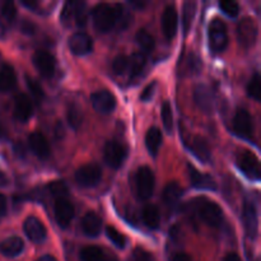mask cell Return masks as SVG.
I'll use <instances>...</instances> for the list:
<instances>
[{"label": "cell", "mask_w": 261, "mask_h": 261, "mask_svg": "<svg viewBox=\"0 0 261 261\" xmlns=\"http://www.w3.org/2000/svg\"><path fill=\"white\" fill-rule=\"evenodd\" d=\"M93 25L98 32L107 33L116 24V10L106 3L96 5L92 10Z\"/></svg>", "instance_id": "cell-1"}, {"label": "cell", "mask_w": 261, "mask_h": 261, "mask_svg": "<svg viewBox=\"0 0 261 261\" xmlns=\"http://www.w3.org/2000/svg\"><path fill=\"white\" fill-rule=\"evenodd\" d=\"M209 46L213 53H223L228 46V35L224 22L219 18H214L208 28Z\"/></svg>", "instance_id": "cell-2"}, {"label": "cell", "mask_w": 261, "mask_h": 261, "mask_svg": "<svg viewBox=\"0 0 261 261\" xmlns=\"http://www.w3.org/2000/svg\"><path fill=\"white\" fill-rule=\"evenodd\" d=\"M135 186H137L138 198L140 200H148L154 190V175L152 170L147 166H143L138 170L135 176Z\"/></svg>", "instance_id": "cell-3"}, {"label": "cell", "mask_w": 261, "mask_h": 261, "mask_svg": "<svg viewBox=\"0 0 261 261\" xmlns=\"http://www.w3.org/2000/svg\"><path fill=\"white\" fill-rule=\"evenodd\" d=\"M198 213L201 221L212 228H219L223 223V211L214 201L204 200L203 204L198 206Z\"/></svg>", "instance_id": "cell-4"}, {"label": "cell", "mask_w": 261, "mask_h": 261, "mask_svg": "<svg viewBox=\"0 0 261 261\" xmlns=\"http://www.w3.org/2000/svg\"><path fill=\"white\" fill-rule=\"evenodd\" d=\"M102 178V171L94 163H89V165L82 166L78 168L75 172V181L79 186L86 189L94 188L101 182Z\"/></svg>", "instance_id": "cell-5"}, {"label": "cell", "mask_w": 261, "mask_h": 261, "mask_svg": "<svg viewBox=\"0 0 261 261\" xmlns=\"http://www.w3.org/2000/svg\"><path fill=\"white\" fill-rule=\"evenodd\" d=\"M237 38L240 45L244 48H250L256 43L257 24L252 18L246 17L239 23L237 27Z\"/></svg>", "instance_id": "cell-6"}, {"label": "cell", "mask_w": 261, "mask_h": 261, "mask_svg": "<svg viewBox=\"0 0 261 261\" xmlns=\"http://www.w3.org/2000/svg\"><path fill=\"white\" fill-rule=\"evenodd\" d=\"M126 157H127V150L121 143L115 142V140L106 143V145H105V150H103V158L107 166L117 170V168H120L122 165H124Z\"/></svg>", "instance_id": "cell-7"}, {"label": "cell", "mask_w": 261, "mask_h": 261, "mask_svg": "<svg viewBox=\"0 0 261 261\" xmlns=\"http://www.w3.org/2000/svg\"><path fill=\"white\" fill-rule=\"evenodd\" d=\"M233 132L237 137L246 140H252L254 137V125L252 117L245 109L237 110L233 117Z\"/></svg>", "instance_id": "cell-8"}, {"label": "cell", "mask_w": 261, "mask_h": 261, "mask_svg": "<svg viewBox=\"0 0 261 261\" xmlns=\"http://www.w3.org/2000/svg\"><path fill=\"white\" fill-rule=\"evenodd\" d=\"M237 166L251 180H259L260 178V162L256 155L250 150H244L237 157Z\"/></svg>", "instance_id": "cell-9"}, {"label": "cell", "mask_w": 261, "mask_h": 261, "mask_svg": "<svg viewBox=\"0 0 261 261\" xmlns=\"http://www.w3.org/2000/svg\"><path fill=\"white\" fill-rule=\"evenodd\" d=\"M33 65L35 68L40 71V74L45 78H51L55 73L56 68V60L54 55H51L48 51L38 50L33 54Z\"/></svg>", "instance_id": "cell-10"}, {"label": "cell", "mask_w": 261, "mask_h": 261, "mask_svg": "<svg viewBox=\"0 0 261 261\" xmlns=\"http://www.w3.org/2000/svg\"><path fill=\"white\" fill-rule=\"evenodd\" d=\"M92 106L97 112L102 115H109L116 107V98L110 91H97L91 96Z\"/></svg>", "instance_id": "cell-11"}, {"label": "cell", "mask_w": 261, "mask_h": 261, "mask_svg": "<svg viewBox=\"0 0 261 261\" xmlns=\"http://www.w3.org/2000/svg\"><path fill=\"white\" fill-rule=\"evenodd\" d=\"M242 219H244L245 231L247 236L250 239H255L259 232V217H257V209L254 201H245Z\"/></svg>", "instance_id": "cell-12"}, {"label": "cell", "mask_w": 261, "mask_h": 261, "mask_svg": "<svg viewBox=\"0 0 261 261\" xmlns=\"http://www.w3.org/2000/svg\"><path fill=\"white\" fill-rule=\"evenodd\" d=\"M23 231H24L28 240L35 242V244H41V242L45 241L46 236H47V231H46L42 222L33 216L25 219L24 223H23Z\"/></svg>", "instance_id": "cell-13"}, {"label": "cell", "mask_w": 261, "mask_h": 261, "mask_svg": "<svg viewBox=\"0 0 261 261\" xmlns=\"http://www.w3.org/2000/svg\"><path fill=\"white\" fill-rule=\"evenodd\" d=\"M54 212H55V218L59 226L61 228H68L73 221L74 213H75L73 204L68 199H56Z\"/></svg>", "instance_id": "cell-14"}, {"label": "cell", "mask_w": 261, "mask_h": 261, "mask_svg": "<svg viewBox=\"0 0 261 261\" xmlns=\"http://www.w3.org/2000/svg\"><path fill=\"white\" fill-rule=\"evenodd\" d=\"M68 43L71 54L76 56L88 55L93 48V41H92L91 36L84 32H76L71 35Z\"/></svg>", "instance_id": "cell-15"}, {"label": "cell", "mask_w": 261, "mask_h": 261, "mask_svg": "<svg viewBox=\"0 0 261 261\" xmlns=\"http://www.w3.org/2000/svg\"><path fill=\"white\" fill-rule=\"evenodd\" d=\"M194 99L199 109L205 114H212L214 110V94L206 84H199L194 91Z\"/></svg>", "instance_id": "cell-16"}, {"label": "cell", "mask_w": 261, "mask_h": 261, "mask_svg": "<svg viewBox=\"0 0 261 261\" xmlns=\"http://www.w3.org/2000/svg\"><path fill=\"white\" fill-rule=\"evenodd\" d=\"M28 147L32 150L33 154L40 160H47L50 157V144L45 135L35 132L28 137Z\"/></svg>", "instance_id": "cell-17"}, {"label": "cell", "mask_w": 261, "mask_h": 261, "mask_svg": "<svg viewBox=\"0 0 261 261\" xmlns=\"http://www.w3.org/2000/svg\"><path fill=\"white\" fill-rule=\"evenodd\" d=\"M33 114V106L27 94L19 93L14 98V117L19 122H27Z\"/></svg>", "instance_id": "cell-18"}, {"label": "cell", "mask_w": 261, "mask_h": 261, "mask_svg": "<svg viewBox=\"0 0 261 261\" xmlns=\"http://www.w3.org/2000/svg\"><path fill=\"white\" fill-rule=\"evenodd\" d=\"M178 15L175 7H167L162 14V31L167 40H172L177 33Z\"/></svg>", "instance_id": "cell-19"}, {"label": "cell", "mask_w": 261, "mask_h": 261, "mask_svg": "<svg viewBox=\"0 0 261 261\" xmlns=\"http://www.w3.org/2000/svg\"><path fill=\"white\" fill-rule=\"evenodd\" d=\"M189 172H190L189 175H190V181L193 188L198 189V190H217V184L211 175L199 172L193 166H189Z\"/></svg>", "instance_id": "cell-20"}, {"label": "cell", "mask_w": 261, "mask_h": 261, "mask_svg": "<svg viewBox=\"0 0 261 261\" xmlns=\"http://www.w3.org/2000/svg\"><path fill=\"white\" fill-rule=\"evenodd\" d=\"M189 149L200 162L208 163L212 160V152L208 142L203 137H194L189 144Z\"/></svg>", "instance_id": "cell-21"}, {"label": "cell", "mask_w": 261, "mask_h": 261, "mask_svg": "<svg viewBox=\"0 0 261 261\" xmlns=\"http://www.w3.org/2000/svg\"><path fill=\"white\" fill-rule=\"evenodd\" d=\"M24 250V242L20 237L10 236L0 242V252L5 257H17Z\"/></svg>", "instance_id": "cell-22"}, {"label": "cell", "mask_w": 261, "mask_h": 261, "mask_svg": "<svg viewBox=\"0 0 261 261\" xmlns=\"http://www.w3.org/2000/svg\"><path fill=\"white\" fill-rule=\"evenodd\" d=\"M82 229L89 237L99 236L102 229V219L94 212H88L82 221Z\"/></svg>", "instance_id": "cell-23"}, {"label": "cell", "mask_w": 261, "mask_h": 261, "mask_svg": "<svg viewBox=\"0 0 261 261\" xmlns=\"http://www.w3.org/2000/svg\"><path fill=\"white\" fill-rule=\"evenodd\" d=\"M17 84L15 70L9 64H4L0 68V93H7L12 91Z\"/></svg>", "instance_id": "cell-24"}, {"label": "cell", "mask_w": 261, "mask_h": 261, "mask_svg": "<svg viewBox=\"0 0 261 261\" xmlns=\"http://www.w3.org/2000/svg\"><path fill=\"white\" fill-rule=\"evenodd\" d=\"M145 145L152 157H155L160 152V148L162 145V133L158 127H150L145 135Z\"/></svg>", "instance_id": "cell-25"}, {"label": "cell", "mask_w": 261, "mask_h": 261, "mask_svg": "<svg viewBox=\"0 0 261 261\" xmlns=\"http://www.w3.org/2000/svg\"><path fill=\"white\" fill-rule=\"evenodd\" d=\"M142 218L144 222L145 226L150 229H157L160 228L161 224V214L160 211L155 205L153 204H148L143 208L142 212Z\"/></svg>", "instance_id": "cell-26"}, {"label": "cell", "mask_w": 261, "mask_h": 261, "mask_svg": "<svg viewBox=\"0 0 261 261\" xmlns=\"http://www.w3.org/2000/svg\"><path fill=\"white\" fill-rule=\"evenodd\" d=\"M184 190L177 182H170L163 190V200L167 206H175L180 201Z\"/></svg>", "instance_id": "cell-27"}, {"label": "cell", "mask_w": 261, "mask_h": 261, "mask_svg": "<svg viewBox=\"0 0 261 261\" xmlns=\"http://www.w3.org/2000/svg\"><path fill=\"white\" fill-rule=\"evenodd\" d=\"M135 41H137L138 46L140 47V50L143 51V54H150L154 50V38L150 35L148 31L140 30L138 31L137 35H135Z\"/></svg>", "instance_id": "cell-28"}, {"label": "cell", "mask_w": 261, "mask_h": 261, "mask_svg": "<svg viewBox=\"0 0 261 261\" xmlns=\"http://www.w3.org/2000/svg\"><path fill=\"white\" fill-rule=\"evenodd\" d=\"M195 13H196V2H193V0L185 2V4H184L182 7V30L185 35H188L189 31H190L194 17H195Z\"/></svg>", "instance_id": "cell-29"}, {"label": "cell", "mask_w": 261, "mask_h": 261, "mask_svg": "<svg viewBox=\"0 0 261 261\" xmlns=\"http://www.w3.org/2000/svg\"><path fill=\"white\" fill-rule=\"evenodd\" d=\"M147 58L143 53H135L129 58V75L132 78L139 75L145 66Z\"/></svg>", "instance_id": "cell-30"}, {"label": "cell", "mask_w": 261, "mask_h": 261, "mask_svg": "<svg viewBox=\"0 0 261 261\" xmlns=\"http://www.w3.org/2000/svg\"><path fill=\"white\" fill-rule=\"evenodd\" d=\"M73 18L78 27H84L88 20V8L84 2H73Z\"/></svg>", "instance_id": "cell-31"}, {"label": "cell", "mask_w": 261, "mask_h": 261, "mask_svg": "<svg viewBox=\"0 0 261 261\" xmlns=\"http://www.w3.org/2000/svg\"><path fill=\"white\" fill-rule=\"evenodd\" d=\"M25 86H27L28 91L31 92V94H32V97L35 98V101L37 102V103H41V102L43 101V98H45V92H43L41 84L38 83L36 79H33L32 76L25 75Z\"/></svg>", "instance_id": "cell-32"}, {"label": "cell", "mask_w": 261, "mask_h": 261, "mask_svg": "<svg viewBox=\"0 0 261 261\" xmlns=\"http://www.w3.org/2000/svg\"><path fill=\"white\" fill-rule=\"evenodd\" d=\"M161 115H162V122L166 132L171 134L173 132V112L170 101L163 102L162 109H161Z\"/></svg>", "instance_id": "cell-33"}, {"label": "cell", "mask_w": 261, "mask_h": 261, "mask_svg": "<svg viewBox=\"0 0 261 261\" xmlns=\"http://www.w3.org/2000/svg\"><path fill=\"white\" fill-rule=\"evenodd\" d=\"M105 254L99 247L88 246L81 251L82 261H105Z\"/></svg>", "instance_id": "cell-34"}, {"label": "cell", "mask_w": 261, "mask_h": 261, "mask_svg": "<svg viewBox=\"0 0 261 261\" xmlns=\"http://www.w3.org/2000/svg\"><path fill=\"white\" fill-rule=\"evenodd\" d=\"M66 120H68V124L70 125V127L76 130L78 127H81L82 122H83V114L78 107L71 105L66 111Z\"/></svg>", "instance_id": "cell-35"}, {"label": "cell", "mask_w": 261, "mask_h": 261, "mask_svg": "<svg viewBox=\"0 0 261 261\" xmlns=\"http://www.w3.org/2000/svg\"><path fill=\"white\" fill-rule=\"evenodd\" d=\"M106 236L117 249H125V246H126V239H125V236L122 233H120L114 227H107Z\"/></svg>", "instance_id": "cell-36"}, {"label": "cell", "mask_w": 261, "mask_h": 261, "mask_svg": "<svg viewBox=\"0 0 261 261\" xmlns=\"http://www.w3.org/2000/svg\"><path fill=\"white\" fill-rule=\"evenodd\" d=\"M260 93H261V79L259 74L256 73L251 79H250L249 86H247V94H249L252 99L259 102Z\"/></svg>", "instance_id": "cell-37"}, {"label": "cell", "mask_w": 261, "mask_h": 261, "mask_svg": "<svg viewBox=\"0 0 261 261\" xmlns=\"http://www.w3.org/2000/svg\"><path fill=\"white\" fill-rule=\"evenodd\" d=\"M112 70L117 75H124V74L129 73V58L125 55L116 56L112 63Z\"/></svg>", "instance_id": "cell-38"}, {"label": "cell", "mask_w": 261, "mask_h": 261, "mask_svg": "<svg viewBox=\"0 0 261 261\" xmlns=\"http://www.w3.org/2000/svg\"><path fill=\"white\" fill-rule=\"evenodd\" d=\"M219 8L229 18H236L240 14L239 3L233 2V0H222L219 3Z\"/></svg>", "instance_id": "cell-39"}, {"label": "cell", "mask_w": 261, "mask_h": 261, "mask_svg": "<svg viewBox=\"0 0 261 261\" xmlns=\"http://www.w3.org/2000/svg\"><path fill=\"white\" fill-rule=\"evenodd\" d=\"M48 190L51 195L56 196L58 199H66V195L69 194V189L64 181H54L48 185Z\"/></svg>", "instance_id": "cell-40"}, {"label": "cell", "mask_w": 261, "mask_h": 261, "mask_svg": "<svg viewBox=\"0 0 261 261\" xmlns=\"http://www.w3.org/2000/svg\"><path fill=\"white\" fill-rule=\"evenodd\" d=\"M2 15L5 19V22L12 23L13 20L17 17V8H15V4L13 2H5L3 3L2 7Z\"/></svg>", "instance_id": "cell-41"}, {"label": "cell", "mask_w": 261, "mask_h": 261, "mask_svg": "<svg viewBox=\"0 0 261 261\" xmlns=\"http://www.w3.org/2000/svg\"><path fill=\"white\" fill-rule=\"evenodd\" d=\"M186 66L190 74H198L201 70V59H199L195 54H190L186 60Z\"/></svg>", "instance_id": "cell-42"}, {"label": "cell", "mask_w": 261, "mask_h": 261, "mask_svg": "<svg viewBox=\"0 0 261 261\" xmlns=\"http://www.w3.org/2000/svg\"><path fill=\"white\" fill-rule=\"evenodd\" d=\"M155 88H157V82H155V81L150 82V83L148 84L147 87H145L144 91L142 92V94H140V101H142V102H149L150 99L153 98V96H154Z\"/></svg>", "instance_id": "cell-43"}, {"label": "cell", "mask_w": 261, "mask_h": 261, "mask_svg": "<svg viewBox=\"0 0 261 261\" xmlns=\"http://www.w3.org/2000/svg\"><path fill=\"white\" fill-rule=\"evenodd\" d=\"M73 18V2L65 3L63 8V12H61V22L65 25L70 24V20Z\"/></svg>", "instance_id": "cell-44"}, {"label": "cell", "mask_w": 261, "mask_h": 261, "mask_svg": "<svg viewBox=\"0 0 261 261\" xmlns=\"http://www.w3.org/2000/svg\"><path fill=\"white\" fill-rule=\"evenodd\" d=\"M133 261H152V255L145 250L137 247L133 252Z\"/></svg>", "instance_id": "cell-45"}, {"label": "cell", "mask_w": 261, "mask_h": 261, "mask_svg": "<svg viewBox=\"0 0 261 261\" xmlns=\"http://www.w3.org/2000/svg\"><path fill=\"white\" fill-rule=\"evenodd\" d=\"M8 211V205H7V198L0 193V216H5Z\"/></svg>", "instance_id": "cell-46"}, {"label": "cell", "mask_w": 261, "mask_h": 261, "mask_svg": "<svg viewBox=\"0 0 261 261\" xmlns=\"http://www.w3.org/2000/svg\"><path fill=\"white\" fill-rule=\"evenodd\" d=\"M35 30H36L35 25H33L31 22L23 23V25H22L23 33H27V35H33V33H35Z\"/></svg>", "instance_id": "cell-47"}, {"label": "cell", "mask_w": 261, "mask_h": 261, "mask_svg": "<svg viewBox=\"0 0 261 261\" xmlns=\"http://www.w3.org/2000/svg\"><path fill=\"white\" fill-rule=\"evenodd\" d=\"M171 261H191V259L188 254H185V252H178V254H176L175 256L172 257Z\"/></svg>", "instance_id": "cell-48"}, {"label": "cell", "mask_w": 261, "mask_h": 261, "mask_svg": "<svg viewBox=\"0 0 261 261\" xmlns=\"http://www.w3.org/2000/svg\"><path fill=\"white\" fill-rule=\"evenodd\" d=\"M22 5H24L25 8H30L31 10H35L38 7V2H31V0H22Z\"/></svg>", "instance_id": "cell-49"}, {"label": "cell", "mask_w": 261, "mask_h": 261, "mask_svg": "<svg viewBox=\"0 0 261 261\" xmlns=\"http://www.w3.org/2000/svg\"><path fill=\"white\" fill-rule=\"evenodd\" d=\"M223 261H242V260H241V257L239 256V255L233 254V252H232V254L227 255V256L224 257Z\"/></svg>", "instance_id": "cell-50"}, {"label": "cell", "mask_w": 261, "mask_h": 261, "mask_svg": "<svg viewBox=\"0 0 261 261\" xmlns=\"http://www.w3.org/2000/svg\"><path fill=\"white\" fill-rule=\"evenodd\" d=\"M8 182H9V180H8L7 176L3 172H0V186H7Z\"/></svg>", "instance_id": "cell-51"}, {"label": "cell", "mask_w": 261, "mask_h": 261, "mask_svg": "<svg viewBox=\"0 0 261 261\" xmlns=\"http://www.w3.org/2000/svg\"><path fill=\"white\" fill-rule=\"evenodd\" d=\"M37 261H58V260H56L53 255H43V256H41Z\"/></svg>", "instance_id": "cell-52"}, {"label": "cell", "mask_w": 261, "mask_h": 261, "mask_svg": "<svg viewBox=\"0 0 261 261\" xmlns=\"http://www.w3.org/2000/svg\"><path fill=\"white\" fill-rule=\"evenodd\" d=\"M5 138H7V132H5L4 126L0 122V139H5Z\"/></svg>", "instance_id": "cell-53"}, {"label": "cell", "mask_w": 261, "mask_h": 261, "mask_svg": "<svg viewBox=\"0 0 261 261\" xmlns=\"http://www.w3.org/2000/svg\"><path fill=\"white\" fill-rule=\"evenodd\" d=\"M105 261H119V260H117L115 256H112V255H110L109 257H105Z\"/></svg>", "instance_id": "cell-54"}]
</instances>
